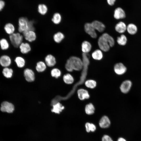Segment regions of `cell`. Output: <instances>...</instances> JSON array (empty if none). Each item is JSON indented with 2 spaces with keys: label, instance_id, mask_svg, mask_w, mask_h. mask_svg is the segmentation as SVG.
Masks as SVG:
<instances>
[{
  "label": "cell",
  "instance_id": "6da1fadb",
  "mask_svg": "<svg viewBox=\"0 0 141 141\" xmlns=\"http://www.w3.org/2000/svg\"><path fill=\"white\" fill-rule=\"evenodd\" d=\"M11 44L15 48H18L20 44L24 42V37L22 33L15 32L9 36Z\"/></svg>",
  "mask_w": 141,
  "mask_h": 141
},
{
  "label": "cell",
  "instance_id": "7a4b0ae2",
  "mask_svg": "<svg viewBox=\"0 0 141 141\" xmlns=\"http://www.w3.org/2000/svg\"><path fill=\"white\" fill-rule=\"evenodd\" d=\"M29 20L25 17H19L18 21V27L16 32L21 33L26 32L29 30Z\"/></svg>",
  "mask_w": 141,
  "mask_h": 141
},
{
  "label": "cell",
  "instance_id": "3957f363",
  "mask_svg": "<svg viewBox=\"0 0 141 141\" xmlns=\"http://www.w3.org/2000/svg\"><path fill=\"white\" fill-rule=\"evenodd\" d=\"M68 58L71 61L74 70L79 71L82 69L83 62L80 58L74 56H70Z\"/></svg>",
  "mask_w": 141,
  "mask_h": 141
},
{
  "label": "cell",
  "instance_id": "277c9868",
  "mask_svg": "<svg viewBox=\"0 0 141 141\" xmlns=\"http://www.w3.org/2000/svg\"><path fill=\"white\" fill-rule=\"evenodd\" d=\"M22 34L24 38V41L31 43L35 41L37 39L36 34L35 31L33 30H29Z\"/></svg>",
  "mask_w": 141,
  "mask_h": 141
},
{
  "label": "cell",
  "instance_id": "5b68a950",
  "mask_svg": "<svg viewBox=\"0 0 141 141\" xmlns=\"http://www.w3.org/2000/svg\"><path fill=\"white\" fill-rule=\"evenodd\" d=\"M0 109L2 112L11 113L14 110V107L12 103L5 101L1 103Z\"/></svg>",
  "mask_w": 141,
  "mask_h": 141
},
{
  "label": "cell",
  "instance_id": "8992f818",
  "mask_svg": "<svg viewBox=\"0 0 141 141\" xmlns=\"http://www.w3.org/2000/svg\"><path fill=\"white\" fill-rule=\"evenodd\" d=\"M98 44L100 49L104 52L108 51L110 46L107 42L101 36L99 38Z\"/></svg>",
  "mask_w": 141,
  "mask_h": 141
},
{
  "label": "cell",
  "instance_id": "52a82bcc",
  "mask_svg": "<svg viewBox=\"0 0 141 141\" xmlns=\"http://www.w3.org/2000/svg\"><path fill=\"white\" fill-rule=\"evenodd\" d=\"M12 62L11 58L8 55H3L0 57V64L4 68L8 67Z\"/></svg>",
  "mask_w": 141,
  "mask_h": 141
},
{
  "label": "cell",
  "instance_id": "ba28073f",
  "mask_svg": "<svg viewBox=\"0 0 141 141\" xmlns=\"http://www.w3.org/2000/svg\"><path fill=\"white\" fill-rule=\"evenodd\" d=\"M84 28L85 32L92 38H95L97 37V35L96 30L91 23H86L85 24Z\"/></svg>",
  "mask_w": 141,
  "mask_h": 141
},
{
  "label": "cell",
  "instance_id": "9c48e42d",
  "mask_svg": "<svg viewBox=\"0 0 141 141\" xmlns=\"http://www.w3.org/2000/svg\"><path fill=\"white\" fill-rule=\"evenodd\" d=\"M44 61L47 66L50 68L55 67L57 63L55 57L50 54L47 55L45 57Z\"/></svg>",
  "mask_w": 141,
  "mask_h": 141
},
{
  "label": "cell",
  "instance_id": "30bf717a",
  "mask_svg": "<svg viewBox=\"0 0 141 141\" xmlns=\"http://www.w3.org/2000/svg\"><path fill=\"white\" fill-rule=\"evenodd\" d=\"M20 52L23 54H26L30 52L31 47L30 43L26 41H24L19 46Z\"/></svg>",
  "mask_w": 141,
  "mask_h": 141
},
{
  "label": "cell",
  "instance_id": "8fae6325",
  "mask_svg": "<svg viewBox=\"0 0 141 141\" xmlns=\"http://www.w3.org/2000/svg\"><path fill=\"white\" fill-rule=\"evenodd\" d=\"M24 74L25 79L27 81L31 82L34 80V74L32 69L28 68H26L24 70Z\"/></svg>",
  "mask_w": 141,
  "mask_h": 141
},
{
  "label": "cell",
  "instance_id": "7c38bea8",
  "mask_svg": "<svg viewBox=\"0 0 141 141\" xmlns=\"http://www.w3.org/2000/svg\"><path fill=\"white\" fill-rule=\"evenodd\" d=\"M114 70L116 74L120 75L124 74L126 72L127 68L123 63H119L115 65Z\"/></svg>",
  "mask_w": 141,
  "mask_h": 141
},
{
  "label": "cell",
  "instance_id": "4fadbf2b",
  "mask_svg": "<svg viewBox=\"0 0 141 141\" xmlns=\"http://www.w3.org/2000/svg\"><path fill=\"white\" fill-rule=\"evenodd\" d=\"M132 85L131 81L127 80L124 81L121 84L120 89L121 91L124 93H127L130 90Z\"/></svg>",
  "mask_w": 141,
  "mask_h": 141
},
{
  "label": "cell",
  "instance_id": "5bb4252c",
  "mask_svg": "<svg viewBox=\"0 0 141 141\" xmlns=\"http://www.w3.org/2000/svg\"><path fill=\"white\" fill-rule=\"evenodd\" d=\"M77 94L79 99L81 101L88 99L90 97L88 91L83 89H79L77 91Z\"/></svg>",
  "mask_w": 141,
  "mask_h": 141
},
{
  "label": "cell",
  "instance_id": "9a60e30c",
  "mask_svg": "<svg viewBox=\"0 0 141 141\" xmlns=\"http://www.w3.org/2000/svg\"><path fill=\"white\" fill-rule=\"evenodd\" d=\"M126 16L125 12L122 8L118 7L115 10L114 16L116 19H124L125 17Z\"/></svg>",
  "mask_w": 141,
  "mask_h": 141
},
{
  "label": "cell",
  "instance_id": "2e32d148",
  "mask_svg": "<svg viewBox=\"0 0 141 141\" xmlns=\"http://www.w3.org/2000/svg\"><path fill=\"white\" fill-rule=\"evenodd\" d=\"M4 30L5 33L10 35L16 32V28L13 23L8 22L5 24L4 27Z\"/></svg>",
  "mask_w": 141,
  "mask_h": 141
},
{
  "label": "cell",
  "instance_id": "e0dca14e",
  "mask_svg": "<svg viewBox=\"0 0 141 141\" xmlns=\"http://www.w3.org/2000/svg\"><path fill=\"white\" fill-rule=\"evenodd\" d=\"M110 124V121L108 117L105 115L103 116L99 122V125L102 128H107L109 127Z\"/></svg>",
  "mask_w": 141,
  "mask_h": 141
},
{
  "label": "cell",
  "instance_id": "ac0fdd59",
  "mask_svg": "<svg viewBox=\"0 0 141 141\" xmlns=\"http://www.w3.org/2000/svg\"><path fill=\"white\" fill-rule=\"evenodd\" d=\"M14 61L17 66L19 68H24L26 66V60L21 56H16L14 59Z\"/></svg>",
  "mask_w": 141,
  "mask_h": 141
},
{
  "label": "cell",
  "instance_id": "d6986e66",
  "mask_svg": "<svg viewBox=\"0 0 141 141\" xmlns=\"http://www.w3.org/2000/svg\"><path fill=\"white\" fill-rule=\"evenodd\" d=\"M91 24L95 30L99 32H103L105 28V26L104 24L99 21H94Z\"/></svg>",
  "mask_w": 141,
  "mask_h": 141
},
{
  "label": "cell",
  "instance_id": "ffe728a7",
  "mask_svg": "<svg viewBox=\"0 0 141 141\" xmlns=\"http://www.w3.org/2000/svg\"><path fill=\"white\" fill-rule=\"evenodd\" d=\"M65 38V36L64 34L60 31L56 33L53 36V39L54 41L58 44L61 42Z\"/></svg>",
  "mask_w": 141,
  "mask_h": 141
},
{
  "label": "cell",
  "instance_id": "44dd1931",
  "mask_svg": "<svg viewBox=\"0 0 141 141\" xmlns=\"http://www.w3.org/2000/svg\"><path fill=\"white\" fill-rule=\"evenodd\" d=\"M81 48L83 53H88L91 50L92 45L89 42L84 41L82 43Z\"/></svg>",
  "mask_w": 141,
  "mask_h": 141
},
{
  "label": "cell",
  "instance_id": "7402d4cb",
  "mask_svg": "<svg viewBox=\"0 0 141 141\" xmlns=\"http://www.w3.org/2000/svg\"><path fill=\"white\" fill-rule=\"evenodd\" d=\"M47 66L44 61H40L37 63L35 68L37 71L41 72L44 71L46 69Z\"/></svg>",
  "mask_w": 141,
  "mask_h": 141
},
{
  "label": "cell",
  "instance_id": "603a6c76",
  "mask_svg": "<svg viewBox=\"0 0 141 141\" xmlns=\"http://www.w3.org/2000/svg\"><path fill=\"white\" fill-rule=\"evenodd\" d=\"M115 30L119 33L124 32L127 29V26L123 22L120 21L118 23L115 27Z\"/></svg>",
  "mask_w": 141,
  "mask_h": 141
},
{
  "label": "cell",
  "instance_id": "cb8c5ba5",
  "mask_svg": "<svg viewBox=\"0 0 141 141\" xmlns=\"http://www.w3.org/2000/svg\"><path fill=\"white\" fill-rule=\"evenodd\" d=\"M62 20V16L58 13H55L53 15L51 20L55 25H58L61 23Z\"/></svg>",
  "mask_w": 141,
  "mask_h": 141
},
{
  "label": "cell",
  "instance_id": "d4e9b609",
  "mask_svg": "<svg viewBox=\"0 0 141 141\" xmlns=\"http://www.w3.org/2000/svg\"><path fill=\"white\" fill-rule=\"evenodd\" d=\"M92 56L94 60H100L103 58V55L102 51L100 49H97L95 50L92 54Z\"/></svg>",
  "mask_w": 141,
  "mask_h": 141
},
{
  "label": "cell",
  "instance_id": "484cf974",
  "mask_svg": "<svg viewBox=\"0 0 141 141\" xmlns=\"http://www.w3.org/2000/svg\"><path fill=\"white\" fill-rule=\"evenodd\" d=\"M10 47L9 42L6 38H3L0 39V47L3 50H8Z\"/></svg>",
  "mask_w": 141,
  "mask_h": 141
},
{
  "label": "cell",
  "instance_id": "4316f807",
  "mask_svg": "<svg viewBox=\"0 0 141 141\" xmlns=\"http://www.w3.org/2000/svg\"><path fill=\"white\" fill-rule=\"evenodd\" d=\"M85 111L88 115H91L93 114L95 111V108L93 104L90 103L87 104L85 107Z\"/></svg>",
  "mask_w": 141,
  "mask_h": 141
},
{
  "label": "cell",
  "instance_id": "83f0119b",
  "mask_svg": "<svg viewBox=\"0 0 141 141\" xmlns=\"http://www.w3.org/2000/svg\"><path fill=\"white\" fill-rule=\"evenodd\" d=\"M102 37L107 42L110 47L113 46L115 41L113 37L107 33H104L102 35Z\"/></svg>",
  "mask_w": 141,
  "mask_h": 141
},
{
  "label": "cell",
  "instance_id": "f1b7e54d",
  "mask_svg": "<svg viewBox=\"0 0 141 141\" xmlns=\"http://www.w3.org/2000/svg\"><path fill=\"white\" fill-rule=\"evenodd\" d=\"M2 73L5 78H11L12 76L13 70L12 69L8 67H5L3 69Z\"/></svg>",
  "mask_w": 141,
  "mask_h": 141
},
{
  "label": "cell",
  "instance_id": "f546056e",
  "mask_svg": "<svg viewBox=\"0 0 141 141\" xmlns=\"http://www.w3.org/2000/svg\"><path fill=\"white\" fill-rule=\"evenodd\" d=\"M128 32L132 35L134 34L137 32V28L136 26L133 24H128L127 27L126 29Z\"/></svg>",
  "mask_w": 141,
  "mask_h": 141
},
{
  "label": "cell",
  "instance_id": "4dcf8cb0",
  "mask_svg": "<svg viewBox=\"0 0 141 141\" xmlns=\"http://www.w3.org/2000/svg\"><path fill=\"white\" fill-rule=\"evenodd\" d=\"M63 79L64 82L68 84H72L74 80L73 77L69 73L64 75L63 76Z\"/></svg>",
  "mask_w": 141,
  "mask_h": 141
},
{
  "label": "cell",
  "instance_id": "1f68e13d",
  "mask_svg": "<svg viewBox=\"0 0 141 141\" xmlns=\"http://www.w3.org/2000/svg\"><path fill=\"white\" fill-rule=\"evenodd\" d=\"M64 108V107L59 103L53 105V108L52 110V112L59 114Z\"/></svg>",
  "mask_w": 141,
  "mask_h": 141
},
{
  "label": "cell",
  "instance_id": "d6a6232c",
  "mask_svg": "<svg viewBox=\"0 0 141 141\" xmlns=\"http://www.w3.org/2000/svg\"><path fill=\"white\" fill-rule=\"evenodd\" d=\"M85 85L88 88L93 89L96 87L97 83L94 80L89 79L85 82Z\"/></svg>",
  "mask_w": 141,
  "mask_h": 141
},
{
  "label": "cell",
  "instance_id": "836d02e7",
  "mask_svg": "<svg viewBox=\"0 0 141 141\" xmlns=\"http://www.w3.org/2000/svg\"><path fill=\"white\" fill-rule=\"evenodd\" d=\"M48 11V8L44 4H40L38 7V11L42 15H44L46 14Z\"/></svg>",
  "mask_w": 141,
  "mask_h": 141
},
{
  "label": "cell",
  "instance_id": "e575fe53",
  "mask_svg": "<svg viewBox=\"0 0 141 141\" xmlns=\"http://www.w3.org/2000/svg\"><path fill=\"white\" fill-rule=\"evenodd\" d=\"M127 39L126 36L122 34L120 37L117 38V43L120 45H124L126 44L127 42Z\"/></svg>",
  "mask_w": 141,
  "mask_h": 141
},
{
  "label": "cell",
  "instance_id": "d590c367",
  "mask_svg": "<svg viewBox=\"0 0 141 141\" xmlns=\"http://www.w3.org/2000/svg\"><path fill=\"white\" fill-rule=\"evenodd\" d=\"M85 126L86 131L87 132H89L91 131L94 132L96 129V126L93 123L87 122L85 124Z\"/></svg>",
  "mask_w": 141,
  "mask_h": 141
},
{
  "label": "cell",
  "instance_id": "8d00e7d4",
  "mask_svg": "<svg viewBox=\"0 0 141 141\" xmlns=\"http://www.w3.org/2000/svg\"><path fill=\"white\" fill-rule=\"evenodd\" d=\"M61 74L60 70L57 67L52 68L51 71V76L56 78H57L60 76Z\"/></svg>",
  "mask_w": 141,
  "mask_h": 141
},
{
  "label": "cell",
  "instance_id": "74e56055",
  "mask_svg": "<svg viewBox=\"0 0 141 141\" xmlns=\"http://www.w3.org/2000/svg\"><path fill=\"white\" fill-rule=\"evenodd\" d=\"M65 68L66 70L69 72H72L74 70L71 61L69 58L66 61L65 65Z\"/></svg>",
  "mask_w": 141,
  "mask_h": 141
},
{
  "label": "cell",
  "instance_id": "f35d334b",
  "mask_svg": "<svg viewBox=\"0 0 141 141\" xmlns=\"http://www.w3.org/2000/svg\"><path fill=\"white\" fill-rule=\"evenodd\" d=\"M102 141H113L112 138L109 136L105 135L102 137Z\"/></svg>",
  "mask_w": 141,
  "mask_h": 141
},
{
  "label": "cell",
  "instance_id": "ab89813d",
  "mask_svg": "<svg viewBox=\"0 0 141 141\" xmlns=\"http://www.w3.org/2000/svg\"><path fill=\"white\" fill-rule=\"evenodd\" d=\"M5 5L4 2L2 0H0V11L3 8Z\"/></svg>",
  "mask_w": 141,
  "mask_h": 141
},
{
  "label": "cell",
  "instance_id": "60d3db41",
  "mask_svg": "<svg viewBox=\"0 0 141 141\" xmlns=\"http://www.w3.org/2000/svg\"><path fill=\"white\" fill-rule=\"evenodd\" d=\"M116 0H107L108 4L112 6L113 5Z\"/></svg>",
  "mask_w": 141,
  "mask_h": 141
},
{
  "label": "cell",
  "instance_id": "b9f144b4",
  "mask_svg": "<svg viewBox=\"0 0 141 141\" xmlns=\"http://www.w3.org/2000/svg\"><path fill=\"white\" fill-rule=\"evenodd\" d=\"M117 141H126V140L122 137H120L118 139Z\"/></svg>",
  "mask_w": 141,
  "mask_h": 141
}]
</instances>
